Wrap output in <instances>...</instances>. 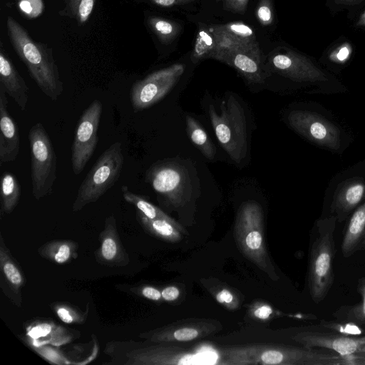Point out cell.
Masks as SVG:
<instances>
[{
  "label": "cell",
  "instance_id": "obj_16",
  "mask_svg": "<svg viewBox=\"0 0 365 365\" xmlns=\"http://www.w3.org/2000/svg\"><path fill=\"white\" fill-rule=\"evenodd\" d=\"M215 59L234 67L252 83L264 81L265 73L258 48L240 46L220 53Z\"/></svg>",
  "mask_w": 365,
  "mask_h": 365
},
{
  "label": "cell",
  "instance_id": "obj_15",
  "mask_svg": "<svg viewBox=\"0 0 365 365\" xmlns=\"http://www.w3.org/2000/svg\"><path fill=\"white\" fill-rule=\"evenodd\" d=\"M99 242L100 246L95 252L98 264L109 267H125L129 264L130 257L123 246L113 214L106 217Z\"/></svg>",
  "mask_w": 365,
  "mask_h": 365
},
{
  "label": "cell",
  "instance_id": "obj_24",
  "mask_svg": "<svg viewBox=\"0 0 365 365\" xmlns=\"http://www.w3.org/2000/svg\"><path fill=\"white\" fill-rule=\"evenodd\" d=\"M363 250H365V201L354 210L346 225L341 244L344 257Z\"/></svg>",
  "mask_w": 365,
  "mask_h": 365
},
{
  "label": "cell",
  "instance_id": "obj_13",
  "mask_svg": "<svg viewBox=\"0 0 365 365\" xmlns=\"http://www.w3.org/2000/svg\"><path fill=\"white\" fill-rule=\"evenodd\" d=\"M271 70L297 82L327 81L326 74L310 59L293 51L274 55L269 60Z\"/></svg>",
  "mask_w": 365,
  "mask_h": 365
},
{
  "label": "cell",
  "instance_id": "obj_43",
  "mask_svg": "<svg viewBox=\"0 0 365 365\" xmlns=\"http://www.w3.org/2000/svg\"><path fill=\"white\" fill-rule=\"evenodd\" d=\"M226 6L230 7L231 9L242 12L243 11L248 3V0H224Z\"/></svg>",
  "mask_w": 365,
  "mask_h": 365
},
{
  "label": "cell",
  "instance_id": "obj_45",
  "mask_svg": "<svg viewBox=\"0 0 365 365\" xmlns=\"http://www.w3.org/2000/svg\"><path fill=\"white\" fill-rule=\"evenodd\" d=\"M156 5L168 7L177 4H181L190 1L191 0H148Z\"/></svg>",
  "mask_w": 365,
  "mask_h": 365
},
{
  "label": "cell",
  "instance_id": "obj_26",
  "mask_svg": "<svg viewBox=\"0 0 365 365\" xmlns=\"http://www.w3.org/2000/svg\"><path fill=\"white\" fill-rule=\"evenodd\" d=\"M78 245L71 240L48 241L38 249V255L57 264L69 263L78 256Z\"/></svg>",
  "mask_w": 365,
  "mask_h": 365
},
{
  "label": "cell",
  "instance_id": "obj_20",
  "mask_svg": "<svg viewBox=\"0 0 365 365\" xmlns=\"http://www.w3.org/2000/svg\"><path fill=\"white\" fill-rule=\"evenodd\" d=\"M0 86L22 110H25L29 98V88L7 56L1 42L0 46Z\"/></svg>",
  "mask_w": 365,
  "mask_h": 365
},
{
  "label": "cell",
  "instance_id": "obj_35",
  "mask_svg": "<svg viewBox=\"0 0 365 365\" xmlns=\"http://www.w3.org/2000/svg\"><path fill=\"white\" fill-rule=\"evenodd\" d=\"M57 347L52 345H43L34 346L31 349L50 364L59 365L71 364L67 360L61 350Z\"/></svg>",
  "mask_w": 365,
  "mask_h": 365
},
{
  "label": "cell",
  "instance_id": "obj_4",
  "mask_svg": "<svg viewBox=\"0 0 365 365\" xmlns=\"http://www.w3.org/2000/svg\"><path fill=\"white\" fill-rule=\"evenodd\" d=\"M167 342L110 341L104 354L109 365H167L195 363V355Z\"/></svg>",
  "mask_w": 365,
  "mask_h": 365
},
{
  "label": "cell",
  "instance_id": "obj_5",
  "mask_svg": "<svg viewBox=\"0 0 365 365\" xmlns=\"http://www.w3.org/2000/svg\"><path fill=\"white\" fill-rule=\"evenodd\" d=\"M124 163L122 143H112L99 156L80 185L72 210L78 212L98 200L120 176Z\"/></svg>",
  "mask_w": 365,
  "mask_h": 365
},
{
  "label": "cell",
  "instance_id": "obj_2",
  "mask_svg": "<svg viewBox=\"0 0 365 365\" xmlns=\"http://www.w3.org/2000/svg\"><path fill=\"white\" fill-rule=\"evenodd\" d=\"M223 355L227 364L346 365L332 351L303 345H245L226 349Z\"/></svg>",
  "mask_w": 365,
  "mask_h": 365
},
{
  "label": "cell",
  "instance_id": "obj_25",
  "mask_svg": "<svg viewBox=\"0 0 365 365\" xmlns=\"http://www.w3.org/2000/svg\"><path fill=\"white\" fill-rule=\"evenodd\" d=\"M136 219L145 231L150 235L168 242H178L185 230L177 222L164 219H150L136 210Z\"/></svg>",
  "mask_w": 365,
  "mask_h": 365
},
{
  "label": "cell",
  "instance_id": "obj_1",
  "mask_svg": "<svg viewBox=\"0 0 365 365\" xmlns=\"http://www.w3.org/2000/svg\"><path fill=\"white\" fill-rule=\"evenodd\" d=\"M6 30L14 51L26 65L32 79L44 95L56 101L63 91V83L52 48L33 39L11 16L6 19Z\"/></svg>",
  "mask_w": 365,
  "mask_h": 365
},
{
  "label": "cell",
  "instance_id": "obj_44",
  "mask_svg": "<svg viewBox=\"0 0 365 365\" xmlns=\"http://www.w3.org/2000/svg\"><path fill=\"white\" fill-rule=\"evenodd\" d=\"M272 314V309L267 305H262L254 311V315L260 319H267Z\"/></svg>",
  "mask_w": 365,
  "mask_h": 365
},
{
  "label": "cell",
  "instance_id": "obj_49",
  "mask_svg": "<svg viewBox=\"0 0 365 365\" xmlns=\"http://www.w3.org/2000/svg\"><path fill=\"white\" fill-rule=\"evenodd\" d=\"M362 1V0H359V1Z\"/></svg>",
  "mask_w": 365,
  "mask_h": 365
},
{
  "label": "cell",
  "instance_id": "obj_41",
  "mask_svg": "<svg viewBox=\"0 0 365 365\" xmlns=\"http://www.w3.org/2000/svg\"><path fill=\"white\" fill-rule=\"evenodd\" d=\"M216 299L218 302L227 306H231L234 303V296L227 289H222L216 294Z\"/></svg>",
  "mask_w": 365,
  "mask_h": 365
},
{
  "label": "cell",
  "instance_id": "obj_14",
  "mask_svg": "<svg viewBox=\"0 0 365 365\" xmlns=\"http://www.w3.org/2000/svg\"><path fill=\"white\" fill-rule=\"evenodd\" d=\"M145 181L161 199L176 205L183 193V174L173 164L160 162L150 166L145 173Z\"/></svg>",
  "mask_w": 365,
  "mask_h": 365
},
{
  "label": "cell",
  "instance_id": "obj_40",
  "mask_svg": "<svg viewBox=\"0 0 365 365\" xmlns=\"http://www.w3.org/2000/svg\"><path fill=\"white\" fill-rule=\"evenodd\" d=\"M162 298L168 302H172L178 298L180 290L175 286H168L165 287L162 291Z\"/></svg>",
  "mask_w": 365,
  "mask_h": 365
},
{
  "label": "cell",
  "instance_id": "obj_39",
  "mask_svg": "<svg viewBox=\"0 0 365 365\" xmlns=\"http://www.w3.org/2000/svg\"><path fill=\"white\" fill-rule=\"evenodd\" d=\"M351 52V48L349 44L341 45L331 53L330 59L336 63H344L349 58Z\"/></svg>",
  "mask_w": 365,
  "mask_h": 365
},
{
  "label": "cell",
  "instance_id": "obj_11",
  "mask_svg": "<svg viewBox=\"0 0 365 365\" xmlns=\"http://www.w3.org/2000/svg\"><path fill=\"white\" fill-rule=\"evenodd\" d=\"M292 339L301 345L332 351L341 356L349 365L350 359L365 351V335L350 336L336 331L307 330L297 333Z\"/></svg>",
  "mask_w": 365,
  "mask_h": 365
},
{
  "label": "cell",
  "instance_id": "obj_34",
  "mask_svg": "<svg viewBox=\"0 0 365 365\" xmlns=\"http://www.w3.org/2000/svg\"><path fill=\"white\" fill-rule=\"evenodd\" d=\"M222 27L241 43L251 47H257L253 31L246 25L242 23H233Z\"/></svg>",
  "mask_w": 365,
  "mask_h": 365
},
{
  "label": "cell",
  "instance_id": "obj_23",
  "mask_svg": "<svg viewBox=\"0 0 365 365\" xmlns=\"http://www.w3.org/2000/svg\"><path fill=\"white\" fill-rule=\"evenodd\" d=\"M207 324H190L165 327L142 332L138 337L153 342L188 341L209 334Z\"/></svg>",
  "mask_w": 365,
  "mask_h": 365
},
{
  "label": "cell",
  "instance_id": "obj_46",
  "mask_svg": "<svg viewBox=\"0 0 365 365\" xmlns=\"http://www.w3.org/2000/svg\"><path fill=\"white\" fill-rule=\"evenodd\" d=\"M349 365H365V351L354 356L349 361Z\"/></svg>",
  "mask_w": 365,
  "mask_h": 365
},
{
  "label": "cell",
  "instance_id": "obj_27",
  "mask_svg": "<svg viewBox=\"0 0 365 365\" xmlns=\"http://www.w3.org/2000/svg\"><path fill=\"white\" fill-rule=\"evenodd\" d=\"M21 195V187L16 176L4 172L1 179V213L10 214L17 206Z\"/></svg>",
  "mask_w": 365,
  "mask_h": 365
},
{
  "label": "cell",
  "instance_id": "obj_42",
  "mask_svg": "<svg viewBox=\"0 0 365 365\" xmlns=\"http://www.w3.org/2000/svg\"><path fill=\"white\" fill-rule=\"evenodd\" d=\"M257 14L262 23L267 24L272 21V11L270 7L264 4L258 9Z\"/></svg>",
  "mask_w": 365,
  "mask_h": 365
},
{
  "label": "cell",
  "instance_id": "obj_33",
  "mask_svg": "<svg viewBox=\"0 0 365 365\" xmlns=\"http://www.w3.org/2000/svg\"><path fill=\"white\" fill-rule=\"evenodd\" d=\"M148 25L155 35L163 41L172 39L177 33L176 26L163 18L153 16L148 19Z\"/></svg>",
  "mask_w": 365,
  "mask_h": 365
},
{
  "label": "cell",
  "instance_id": "obj_30",
  "mask_svg": "<svg viewBox=\"0 0 365 365\" xmlns=\"http://www.w3.org/2000/svg\"><path fill=\"white\" fill-rule=\"evenodd\" d=\"M123 199L128 203L132 204L144 215L150 219H164L171 222H176L168 216L162 210L154 205L144 197L131 192L127 185L121 187Z\"/></svg>",
  "mask_w": 365,
  "mask_h": 365
},
{
  "label": "cell",
  "instance_id": "obj_22",
  "mask_svg": "<svg viewBox=\"0 0 365 365\" xmlns=\"http://www.w3.org/2000/svg\"><path fill=\"white\" fill-rule=\"evenodd\" d=\"M363 201H365V182L354 179L344 182L336 190L331 210L337 222H341Z\"/></svg>",
  "mask_w": 365,
  "mask_h": 365
},
{
  "label": "cell",
  "instance_id": "obj_3",
  "mask_svg": "<svg viewBox=\"0 0 365 365\" xmlns=\"http://www.w3.org/2000/svg\"><path fill=\"white\" fill-rule=\"evenodd\" d=\"M336 222L334 215L319 219L311 232L307 282L309 294L316 304L326 298L334 283Z\"/></svg>",
  "mask_w": 365,
  "mask_h": 365
},
{
  "label": "cell",
  "instance_id": "obj_12",
  "mask_svg": "<svg viewBox=\"0 0 365 365\" xmlns=\"http://www.w3.org/2000/svg\"><path fill=\"white\" fill-rule=\"evenodd\" d=\"M287 119L293 129L308 140L331 150L339 149V130L323 116L307 110H292Z\"/></svg>",
  "mask_w": 365,
  "mask_h": 365
},
{
  "label": "cell",
  "instance_id": "obj_10",
  "mask_svg": "<svg viewBox=\"0 0 365 365\" xmlns=\"http://www.w3.org/2000/svg\"><path fill=\"white\" fill-rule=\"evenodd\" d=\"M102 112L101 102L94 100L84 110L78 120L71 147L72 170L76 175L83 170L97 147L98 130Z\"/></svg>",
  "mask_w": 365,
  "mask_h": 365
},
{
  "label": "cell",
  "instance_id": "obj_17",
  "mask_svg": "<svg viewBox=\"0 0 365 365\" xmlns=\"http://www.w3.org/2000/svg\"><path fill=\"white\" fill-rule=\"evenodd\" d=\"M1 287L4 294L17 307L22 303L21 291L26 283L24 274L0 235Z\"/></svg>",
  "mask_w": 365,
  "mask_h": 365
},
{
  "label": "cell",
  "instance_id": "obj_7",
  "mask_svg": "<svg viewBox=\"0 0 365 365\" xmlns=\"http://www.w3.org/2000/svg\"><path fill=\"white\" fill-rule=\"evenodd\" d=\"M235 235L242 252L272 278H277L269 259L263 235V214L260 205L254 201L243 203L239 209Z\"/></svg>",
  "mask_w": 365,
  "mask_h": 365
},
{
  "label": "cell",
  "instance_id": "obj_6",
  "mask_svg": "<svg viewBox=\"0 0 365 365\" xmlns=\"http://www.w3.org/2000/svg\"><path fill=\"white\" fill-rule=\"evenodd\" d=\"M220 113L210 105L209 115L215 135L230 158L237 163L247 153V122L245 110L234 96L230 95L220 105Z\"/></svg>",
  "mask_w": 365,
  "mask_h": 365
},
{
  "label": "cell",
  "instance_id": "obj_18",
  "mask_svg": "<svg viewBox=\"0 0 365 365\" xmlns=\"http://www.w3.org/2000/svg\"><path fill=\"white\" fill-rule=\"evenodd\" d=\"M74 339L72 331L49 319H38L26 327L25 341L31 348L43 345L59 346Z\"/></svg>",
  "mask_w": 365,
  "mask_h": 365
},
{
  "label": "cell",
  "instance_id": "obj_9",
  "mask_svg": "<svg viewBox=\"0 0 365 365\" xmlns=\"http://www.w3.org/2000/svg\"><path fill=\"white\" fill-rule=\"evenodd\" d=\"M183 72V65L174 64L135 81L130 93L133 111L139 112L160 101L170 91Z\"/></svg>",
  "mask_w": 365,
  "mask_h": 365
},
{
  "label": "cell",
  "instance_id": "obj_47",
  "mask_svg": "<svg viewBox=\"0 0 365 365\" xmlns=\"http://www.w3.org/2000/svg\"><path fill=\"white\" fill-rule=\"evenodd\" d=\"M356 25L358 26H365V11L360 15Z\"/></svg>",
  "mask_w": 365,
  "mask_h": 365
},
{
  "label": "cell",
  "instance_id": "obj_19",
  "mask_svg": "<svg viewBox=\"0 0 365 365\" xmlns=\"http://www.w3.org/2000/svg\"><path fill=\"white\" fill-rule=\"evenodd\" d=\"M20 150L19 128L8 110L6 93L0 86V162H13Z\"/></svg>",
  "mask_w": 365,
  "mask_h": 365
},
{
  "label": "cell",
  "instance_id": "obj_36",
  "mask_svg": "<svg viewBox=\"0 0 365 365\" xmlns=\"http://www.w3.org/2000/svg\"><path fill=\"white\" fill-rule=\"evenodd\" d=\"M320 326L329 329L333 331L341 333L350 336H363L365 335L364 329L358 326L357 324L347 322H336L322 320Z\"/></svg>",
  "mask_w": 365,
  "mask_h": 365
},
{
  "label": "cell",
  "instance_id": "obj_32",
  "mask_svg": "<svg viewBox=\"0 0 365 365\" xmlns=\"http://www.w3.org/2000/svg\"><path fill=\"white\" fill-rule=\"evenodd\" d=\"M51 307L59 319L65 324H81L86 321L88 308L86 312H83L69 304L63 302H55Z\"/></svg>",
  "mask_w": 365,
  "mask_h": 365
},
{
  "label": "cell",
  "instance_id": "obj_48",
  "mask_svg": "<svg viewBox=\"0 0 365 365\" xmlns=\"http://www.w3.org/2000/svg\"><path fill=\"white\" fill-rule=\"evenodd\" d=\"M336 2L344 4H355L359 1V0H335Z\"/></svg>",
  "mask_w": 365,
  "mask_h": 365
},
{
  "label": "cell",
  "instance_id": "obj_38",
  "mask_svg": "<svg viewBox=\"0 0 365 365\" xmlns=\"http://www.w3.org/2000/svg\"><path fill=\"white\" fill-rule=\"evenodd\" d=\"M18 4L20 10L30 18L38 16L43 9L41 0H19Z\"/></svg>",
  "mask_w": 365,
  "mask_h": 365
},
{
  "label": "cell",
  "instance_id": "obj_28",
  "mask_svg": "<svg viewBox=\"0 0 365 365\" xmlns=\"http://www.w3.org/2000/svg\"><path fill=\"white\" fill-rule=\"evenodd\" d=\"M356 289L361 301L354 305L340 307L333 316L339 320L353 322L365 329V277L358 279Z\"/></svg>",
  "mask_w": 365,
  "mask_h": 365
},
{
  "label": "cell",
  "instance_id": "obj_21",
  "mask_svg": "<svg viewBox=\"0 0 365 365\" xmlns=\"http://www.w3.org/2000/svg\"><path fill=\"white\" fill-rule=\"evenodd\" d=\"M240 46L245 45L220 26L214 28L210 31H202L199 33L193 56L196 59L215 58L220 53Z\"/></svg>",
  "mask_w": 365,
  "mask_h": 365
},
{
  "label": "cell",
  "instance_id": "obj_37",
  "mask_svg": "<svg viewBox=\"0 0 365 365\" xmlns=\"http://www.w3.org/2000/svg\"><path fill=\"white\" fill-rule=\"evenodd\" d=\"M129 290L133 294H135L151 301L159 302L163 299L161 291L150 285L132 287Z\"/></svg>",
  "mask_w": 365,
  "mask_h": 365
},
{
  "label": "cell",
  "instance_id": "obj_29",
  "mask_svg": "<svg viewBox=\"0 0 365 365\" xmlns=\"http://www.w3.org/2000/svg\"><path fill=\"white\" fill-rule=\"evenodd\" d=\"M186 125L188 135L203 155L209 160H212L216 153V148L207 136L204 128L192 116L187 115Z\"/></svg>",
  "mask_w": 365,
  "mask_h": 365
},
{
  "label": "cell",
  "instance_id": "obj_8",
  "mask_svg": "<svg viewBox=\"0 0 365 365\" xmlns=\"http://www.w3.org/2000/svg\"><path fill=\"white\" fill-rule=\"evenodd\" d=\"M32 194L38 200L51 194L56 180L57 158L46 130L40 122L29 130Z\"/></svg>",
  "mask_w": 365,
  "mask_h": 365
},
{
  "label": "cell",
  "instance_id": "obj_31",
  "mask_svg": "<svg viewBox=\"0 0 365 365\" xmlns=\"http://www.w3.org/2000/svg\"><path fill=\"white\" fill-rule=\"evenodd\" d=\"M96 0H63L60 16L74 19L78 25L85 24L91 15Z\"/></svg>",
  "mask_w": 365,
  "mask_h": 365
}]
</instances>
